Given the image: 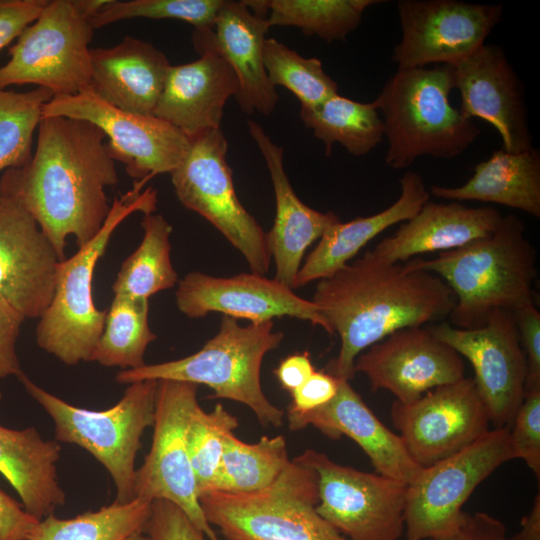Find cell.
Wrapping results in <instances>:
<instances>
[{"instance_id": "1", "label": "cell", "mask_w": 540, "mask_h": 540, "mask_svg": "<svg viewBox=\"0 0 540 540\" xmlns=\"http://www.w3.org/2000/svg\"><path fill=\"white\" fill-rule=\"evenodd\" d=\"M105 140L104 132L88 121L42 117L30 160L1 176L0 194L34 217L61 261L67 237L73 236L78 248L85 245L109 214L105 188L116 184L118 175Z\"/></svg>"}, {"instance_id": "2", "label": "cell", "mask_w": 540, "mask_h": 540, "mask_svg": "<svg viewBox=\"0 0 540 540\" xmlns=\"http://www.w3.org/2000/svg\"><path fill=\"white\" fill-rule=\"evenodd\" d=\"M340 338L338 355L326 372L351 380L356 358L392 333L449 317L455 297L437 275L412 260L388 263L372 250L318 280L311 300Z\"/></svg>"}, {"instance_id": "3", "label": "cell", "mask_w": 540, "mask_h": 540, "mask_svg": "<svg viewBox=\"0 0 540 540\" xmlns=\"http://www.w3.org/2000/svg\"><path fill=\"white\" fill-rule=\"evenodd\" d=\"M413 263L440 277L452 290V326L475 329L497 311L515 313L535 304L537 252L525 235V225L514 214L502 217L490 235L435 258L416 257Z\"/></svg>"}, {"instance_id": "4", "label": "cell", "mask_w": 540, "mask_h": 540, "mask_svg": "<svg viewBox=\"0 0 540 540\" xmlns=\"http://www.w3.org/2000/svg\"><path fill=\"white\" fill-rule=\"evenodd\" d=\"M453 65L397 69L372 101L382 114L388 148L385 163L409 167L423 156L453 159L479 136L473 121L450 102Z\"/></svg>"}, {"instance_id": "5", "label": "cell", "mask_w": 540, "mask_h": 540, "mask_svg": "<svg viewBox=\"0 0 540 540\" xmlns=\"http://www.w3.org/2000/svg\"><path fill=\"white\" fill-rule=\"evenodd\" d=\"M284 334L274 331V322L238 324L223 315L214 337L194 354L137 369L120 370L115 380L131 384L143 380H175L206 385L209 398L233 400L249 407L263 426L280 427L284 412L273 405L261 386L265 355L279 347Z\"/></svg>"}, {"instance_id": "6", "label": "cell", "mask_w": 540, "mask_h": 540, "mask_svg": "<svg viewBox=\"0 0 540 540\" xmlns=\"http://www.w3.org/2000/svg\"><path fill=\"white\" fill-rule=\"evenodd\" d=\"M135 181L133 188L114 197L109 214L98 234L71 257L59 262L52 300L39 318L36 342L62 363L73 366L89 361L102 334L107 310L93 299V276L116 228L131 214L156 210L157 192Z\"/></svg>"}, {"instance_id": "7", "label": "cell", "mask_w": 540, "mask_h": 540, "mask_svg": "<svg viewBox=\"0 0 540 540\" xmlns=\"http://www.w3.org/2000/svg\"><path fill=\"white\" fill-rule=\"evenodd\" d=\"M318 501L317 474L297 457L264 489L199 496L207 522L226 540H347L318 514Z\"/></svg>"}, {"instance_id": "8", "label": "cell", "mask_w": 540, "mask_h": 540, "mask_svg": "<svg viewBox=\"0 0 540 540\" xmlns=\"http://www.w3.org/2000/svg\"><path fill=\"white\" fill-rule=\"evenodd\" d=\"M27 393L48 413L56 441L78 445L107 470L116 488V502L134 499L135 458L141 437L153 426L158 381L128 384L122 398L109 409L96 411L67 403L35 384L24 373L18 377Z\"/></svg>"}, {"instance_id": "9", "label": "cell", "mask_w": 540, "mask_h": 540, "mask_svg": "<svg viewBox=\"0 0 540 540\" xmlns=\"http://www.w3.org/2000/svg\"><path fill=\"white\" fill-rule=\"evenodd\" d=\"M108 2L48 0L9 49L10 60L0 67V89L34 84L58 96L89 87L94 30L90 19Z\"/></svg>"}, {"instance_id": "10", "label": "cell", "mask_w": 540, "mask_h": 540, "mask_svg": "<svg viewBox=\"0 0 540 540\" xmlns=\"http://www.w3.org/2000/svg\"><path fill=\"white\" fill-rule=\"evenodd\" d=\"M189 139L186 154L170 173L178 200L209 221L243 255L252 273L266 274L271 262L266 232L235 192L221 128Z\"/></svg>"}, {"instance_id": "11", "label": "cell", "mask_w": 540, "mask_h": 540, "mask_svg": "<svg viewBox=\"0 0 540 540\" xmlns=\"http://www.w3.org/2000/svg\"><path fill=\"white\" fill-rule=\"evenodd\" d=\"M514 459L510 428L488 430L470 445L421 469L407 487L405 540H430L453 533L463 506L491 473Z\"/></svg>"}, {"instance_id": "12", "label": "cell", "mask_w": 540, "mask_h": 540, "mask_svg": "<svg viewBox=\"0 0 540 540\" xmlns=\"http://www.w3.org/2000/svg\"><path fill=\"white\" fill-rule=\"evenodd\" d=\"M317 474L316 511L347 540H399L408 484L340 465L308 449L297 456Z\"/></svg>"}, {"instance_id": "13", "label": "cell", "mask_w": 540, "mask_h": 540, "mask_svg": "<svg viewBox=\"0 0 540 540\" xmlns=\"http://www.w3.org/2000/svg\"><path fill=\"white\" fill-rule=\"evenodd\" d=\"M198 385L159 380L150 451L136 470L134 499L167 500L180 507L209 540H220L200 506L187 449L191 415L199 405Z\"/></svg>"}, {"instance_id": "14", "label": "cell", "mask_w": 540, "mask_h": 540, "mask_svg": "<svg viewBox=\"0 0 540 540\" xmlns=\"http://www.w3.org/2000/svg\"><path fill=\"white\" fill-rule=\"evenodd\" d=\"M84 120L101 129L111 157L125 165L127 174L147 183L158 174L171 173L186 154L190 139L166 121L121 110L89 87L74 95L54 96L42 117Z\"/></svg>"}, {"instance_id": "15", "label": "cell", "mask_w": 540, "mask_h": 540, "mask_svg": "<svg viewBox=\"0 0 540 540\" xmlns=\"http://www.w3.org/2000/svg\"><path fill=\"white\" fill-rule=\"evenodd\" d=\"M402 30L391 60L397 69L453 65L481 46L502 18L503 5L458 0H399Z\"/></svg>"}, {"instance_id": "16", "label": "cell", "mask_w": 540, "mask_h": 540, "mask_svg": "<svg viewBox=\"0 0 540 540\" xmlns=\"http://www.w3.org/2000/svg\"><path fill=\"white\" fill-rule=\"evenodd\" d=\"M428 327L436 338L471 363L472 379L490 422L496 428H510L524 397L527 375L514 313L497 311L485 326L475 329H461L449 323Z\"/></svg>"}, {"instance_id": "17", "label": "cell", "mask_w": 540, "mask_h": 540, "mask_svg": "<svg viewBox=\"0 0 540 540\" xmlns=\"http://www.w3.org/2000/svg\"><path fill=\"white\" fill-rule=\"evenodd\" d=\"M391 420L408 453L422 468L470 445L490 424L472 378L436 387L408 404L395 400Z\"/></svg>"}, {"instance_id": "18", "label": "cell", "mask_w": 540, "mask_h": 540, "mask_svg": "<svg viewBox=\"0 0 540 540\" xmlns=\"http://www.w3.org/2000/svg\"><path fill=\"white\" fill-rule=\"evenodd\" d=\"M354 370L368 378L373 392L386 390L403 404L465 378L461 355L428 326L400 329L370 346L356 358Z\"/></svg>"}, {"instance_id": "19", "label": "cell", "mask_w": 540, "mask_h": 540, "mask_svg": "<svg viewBox=\"0 0 540 540\" xmlns=\"http://www.w3.org/2000/svg\"><path fill=\"white\" fill-rule=\"evenodd\" d=\"M175 299L179 311L189 318L219 312L234 319L260 323L289 316L311 322L330 334L315 303L301 298L275 278L255 273L215 277L190 272L178 281Z\"/></svg>"}, {"instance_id": "20", "label": "cell", "mask_w": 540, "mask_h": 540, "mask_svg": "<svg viewBox=\"0 0 540 540\" xmlns=\"http://www.w3.org/2000/svg\"><path fill=\"white\" fill-rule=\"evenodd\" d=\"M453 68L462 115L492 125L507 152L532 148L524 86L503 49L485 43Z\"/></svg>"}, {"instance_id": "21", "label": "cell", "mask_w": 540, "mask_h": 540, "mask_svg": "<svg viewBox=\"0 0 540 540\" xmlns=\"http://www.w3.org/2000/svg\"><path fill=\"white\" fill-rule=\"evenodd\" d=\"M60 261L34 217L0 194V295L25 319L48 308Z\"/></svg>"}, {"instance_id": "22", "label": "cell", "mask_w": 540, "mask_h": 540, "mask_svg": "<svg viewBox=\"0 0 540 540\" xmlns=\"http://www.w3.org/2000/svg\"><path fill=\"white\" fill-rule=\"evenodd\" d=\"M286 417L292 431L311 425L330 439L349 437L380 475L410 484L422 469L401 437L379 420L347 380L339 379L337 394L329 403L308 412L287 410Z\"/></svg>"}, {"instance_id": "23", "label": "cell", "mask_w": 540, "mask_h": 540, "mask_svg": "<svg viewBox=\"0 0 540 540\" xmlns=\"http://www.w3.org/2000/svg\"><path fill=\"white\" fill-rule=\"evenodd\" d=\"M269 28L267 17L255 14L244 1H224L213 27L193 32L195 48L211 47L233 70L238 82L235 99L247 114L268 116L279 101L263 57Z\"/></svg>"}, {"instance_id": "24", "label": "cell", "mask_w": 540, "mask_h": 540, "mask_svg": "<svg viewBox=\"0 0 540 540\" xmlns=\"http://www.w3.org/2000/svg\"><path fill=\"white\" fill-rule=\"evenodd\" d=\"M195 49L197 60L170 66L154 111L188 138L220 129L225 104L238 90L233 70L214 49Z\"/></svg>"}, {"instance_id": "25", "label": "cell", "mask_w": 540, "mask_h": 540, "mask_svg": "<svg viewBox=\"0 0 540 540\" xmlns=\"http://www.w3.org/2000/svg\"><path fill=\"white\" fill-rule=\"evenodd\" d=\"M247 126L265 160L275 195L274 224L266 233L268 250L275 264L274 278L292 288L308 247L339 218L333 212H320L303 203L285 172L283 148L276 145L256 121L248 120Z\"/></svg>"}, {"instance_id": "26", "label": "cell", "mask_w": 540, "mask_h": 540, "mask_svg": "<svg viewBox=\"0 0 540 540\" xmlns=\"http://www.w3.org/2000/svg\"><path fill=\"white\" fill-rule=\"evenodd\" d=\"M89 88L105 102L127 112L151 116L170 63L153 44L132 36L109 48L90 49Z\"/></svg>"}, {"instance_id": "27", "label": "cell", "mask_w": 540, "mask_h": 540, "mask_svg": "<svg viewBox=\"0 0 540 540\" xmlns=\"http://www.w3.org/2000/svg\"><path fill=\"white\" fill-rule=\"evenodd\" d=\"M502 217L493 206L468 207L456 201H427L372 252L382 261L403 263L419 254L460 248L493 233Z\"/></svg>"}, {"instance_id": "28", "label": "cell", "mask_w": 540, "mask_h": 540, "mask_svg": "<svg viewBox=\"0 0 540 540\" xmlns=\"http://www.w3.org/2000/svg\"><path fill=\"white\" fill-rule=\"evenodd\" d=\"M399 182L401 193L386 209L348 222L339 220L325 230L318 245L301 265L292 284L293 290L333 275L374 237L409 220L429 201V190L417 172L406 171Z\"/></svg>"}, {"instance_id": "29", "label": "cell", "mask_w": 540, "mask_h": 540, "mask_svg": "<svg viewBox=\"0 0 540 540\" xmlns=\"http://www.w3.org/2000/svg\"><path fill=\"white\" fill-rule=\"evenodd\" d=\"M60 453L58 441L44 440L34 427L15 430L0 425V473L37 520L65 503L56 474Z\"/></svg>"}, {"instance_id": "30", "label": "cell", "mask_w": 540, "mask_h": 540, "mask_svg": "<svg viewBox=\"0 0 540 540\" xmlns=\"http://www.w3.org/2000/svg\"><path fill=\"white\" fill-rule=\"evenodd\" d=\"M430 195L456 202L478 201L507 206L540 217V153L532 147L517 153L502 148L479 162L461 186H431Z\"/></svg>"}, {"instance_id": "31", "label": "cell", "mask_w": 540, "mask_h": 540, "mask_svg": "<svg viewBox=\"0 0 540 540\" xmlns=\"http://www.w3.org/2000/svg\"><path fill=\"white\" fill-rule=\"evenodd\" d=\"M300 119L324 143L326 156L335 143L355 157L365 156L384 137L382 118L372 102L362 103L339 94L314 108H300Z\"/></svg>"}, {"instance_id": "32", "label": "cell", "mask_w": 540, "mask_h": 540, "mask_svg": "<svg viewBox=\"0 0 540 540\" xmlns=\"http://www.w3.org/2000/svg\"><path fill=\"white\" fill-rule=\"evenodd\" d=\"M143 238L137 249L122 263L112 284L114 295L148 299L174 287L178 275L172 265V227L160 214L144 215Z\"/></svg>"}, {"instance_id": "33", "label": "cell", "mask_w": 540, "mask_h": 540, "mask_svg": "<svg viewBox=\"0 0 540 540\" xmlns=\"http://www.w3.org/2000/svg\"><path fill=\"white\" fill-rule=\"evenodd\" d=\"M289 462L287 443L281 435L262 436L249 444L229 433L212 491L250 493L264 489Z\"/></svg>"}, {"instance_id": "34", "label": "cell", "mask_w": 540, "mask_h": 540, "mask_svg": "<svg viewBox=\"0 0 540 540\" xmlns=\"http://www.w3.org/2000/svg\"><path fill=\"white\" fill-rule=\"evenodd\" d=\"M156 338L149 326L148 299L114 295L89 361L121 370L137 369L145 365V351Z\"/></svg>"}, {"instance_id": "35", "label": "cell", "mask_w": 540, "mask_h": 540, "mask_svg": "<svg viewBox=\"0 0 540 540\" xmlns=\"http://www.w3.org/2000/svg\"><path fill=\"white\" fill-rule=\"evenodd\" d=\"M151 503L137 498L127 503L114 501L69 519L50 514L38 522L29 540H124L144 533Z\"/></svg>"}, {"instance_id": "36", "label": "cell", "mask_w": 540, "mask_h": 540, "mask_svg": "<svg viewBox=\"0 0 540 540\" xmlns=\"http://www.w3.org/2000/svg\"><path fill=\"white\" fill-rule=\"evenodd\" d=\"M378 0H267L270 27L294 26L328 43L344 40Z\"/></svg>"}, {"instance_id": "37", "label": "cell", "mask_w": 540, "mask_h": 540, "mask_svg": "<svg viewBox=\"0 0 540 540\" xmlns=\"http://www.w3.org/2000/svg\"><path fill=\"white\" fill-rule=\"evenodd\" d=\"M53 97L41 87L28 92L0 89V172L30 160L43 107Z\"/></svg>"}, {"instance_id": "38", "label": "cell", "mask_w": 540, "mask_h": 540, "mask_svg": "<svg viewBox=\"0 0 540 540\" xmlns=\"http://www.w3.org/2000/svg\"><path fill=\"white\" fill-rule=\"evenodd\" d=\"M263 57L271 84L288 89L301 108H314L338 94L337 82L318 58H305L274 38H266Z\"/></svg>"}, {"instance_id": "39", "label": "cell", "mask_w": 540, "mask_h": 540, "mask_svg": "<svg viewBox=\"0 0 540 540\" xmlns=\"http://www.w3.org/2000/svg\"><path fill=\"white\" fill-rule=\"evenodd\" d=\"M238 426V419L220 403L211 412H205L200 405L194 409L187 430V449L198 497L213 490L224 439Z\"/></svg>"}, {"instance_id": "40", "label": "cell", "mask_w": 540, "mask_h": 540, "mask_svg": "<svg viewBox=\"0 0 540 540\" xmlns=\"http://www.w3.org/2000/svg\"><path fill=\"white\" fill-rule=\"evenodd\" d=\"M225 0H109L91 19L93 29L132 18L175 19L194 26L212 28Z\"/></svg>"}, {"instance_id": "41", "label": "cell", "mask_w": 540, "mask_h": 540, "mask_svg": "<svg viewBox=\"0 0 540 540\" xmlns=\"http://www.w3.org/2000/svg\"><path fill=\"white\" fill-rule=\"evenodd\" d=\"M514 459H522L540 480V387L525 389L510 427Z\"/></svg>"}, {"instance_id": "42", "label": "cell", "mask_w": 540, "mask_h": 540, "mask_svg": "<svg viewBox=\"0 0 540 540\" xmlns=\"http://www.w3.org/2000/svg\"><path fill=\"white\" fill-rule=\"evenodd\" d=\"M144 533L151 540H205L204 533L176 504L154 500Z\"/></svg>"}, {"instance_id": "43", "label": "cell", "mask_w": 540, "mask_h": 540, "mask_svg": "<svg viewBox=\"0 0 540 540\" xmlns=\"http://www.w3.org/2000/svg\"><path fill=\"white\" fill-rule=\"evenodd\" d=\"M514 317L527 363L525 389L540 387V313L532 304L516 311Z\"/></svg>"}, {"instance_id": "44", "label": "cell", "mask_w": 540, "mask_h": 540, "mask_svg": "<svg viewBox=\"0 0 540 540\" xmlns=\"http://www.w3.org/2000/svg\"><path fill=\"white\" fill-rule=\"evenodd\" d=\"M25 317L0 295V378L23 374L16 342Z\"/></svg>"}, {"instance_id": "45", "label": "cell", "mask_w": 540, "mask_h": 540, "mask_svg": "<svg viewBox=\"0 0 540 540\" xmlns=\"http://www.w3.org/2000/svg\"><path fill=\"white\" fill-rule=\"evenodd\" d=\"M48 0H0V50L33 23Z\"/></svg>"}, {"instance_id": "46", "label": "cell", "mask_w": 540, "mask_h": 540, "mask_svg": "<svg viewBox=\"0 0 540 540\" xmlns=\"http://www.w3.org/2000/svg\"><path fill=\"white\" fill-rule=\"evenodd\" d=\"M339 379L324 371L314 373L291 395L287 410L308 412L329 403L337 394Z\"/></svg>"}, {"instance_id": "47", "label": "cell", "mask_w": 540, "mask_h": 540, "mask_svg": "<svg viewBox=\"0 0 540 540\" xmlns=\"http://www.w3.org/2000/svg\"><path fill=\"white\" fill-rule=\"evenodd\" d=\"M39 521L0 490V540H29Z\"/></svg>"}, {"instance_id": "48", "label": "cell", "mask_w": 540, "mask_h": 540, "mask_svg": "<svg viewBox=\"0 0 540 540\" xmlns=\"http://www.w3.org/2000/svg\"><path fill=\"white\" fill-rule=\"evenodd\" d=\"M430 540H515L503 522L485 512L466 513L460 526L450 535Z\"/></svg>"}, {"instance_id": "49", "label": "cell", "mask_w": 540, "mask_h": 540, "mask_svg": "<svg viewBox=\"0 0 540 540\" xmlns=\"http://www.w3.org/2000/svg\"><path fill=\"white\" fill-rule=\"evenodd\" d=\"M315 369L309 353H296L284 358L274 370L283 389L290 394L298 389Z\"/></svg>"}, {"instance_id": "50", "label": "cell", "mask_w": 540, "mask_h": 540, "mask_svg": "<svg viewBox=\"0 0 540 540\" xmlns=\"http://www.w3.org/2000/svg\"><path fill=\"white\" fill-rule=\"evenodd\" d=\"M515 540H540V494L534 499L533 506L521 521L520 531L513 536Z\"/></svg>"}, {"instance_id": "51", "label": "cell", "mask_w": 540, "mask_h": 540, "mask_svg": "<svg viewBox=\"0 0 540 540\" xmlns=\"http://www.w3.org/2000/svg\"><path fill=\"white\" fill-rule=\"evenodd\" d=\"M124 540H151L150 537L144 533H135L127 538H125Z\"/></svg>"}, {"instance_id": "52", "label": "cell", "mask_w": 540, "mask_h": 540, "mask_svg": "<svg viewBox=\"0 0 540 540\" xmlns=\"http://www.w3.org/2000/svg\"><path fill=\"white\" fill-rule=\"evenodd\" d=\"M1 398H2V394H1V392H0V399H1Z\"/></svg>"}]
</instances>
